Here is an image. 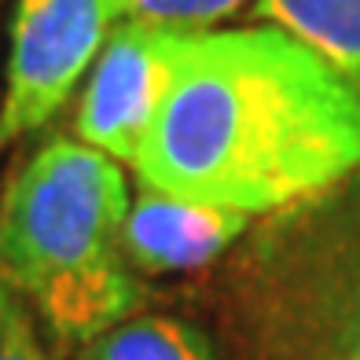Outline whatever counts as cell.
I'll use <instances>...</instances> for the list:
<instances>
[{"label": "cell", "mask_w": 360, "mask_h": 360, "mask_svg": "<svg viewBox=\"0 0 360 360\" xmlns=\"http://www.w3.org/2000/svg\"><path fill=\"white\" fill-rule=\"evenodd\" d=\"M356 166L360 81L280 26H247L184 37L133 169L140 184L254 217Z\"/></svg>", "instance_id": "1"}, {"label": "cell", "mask_w": 360, "mask_h": 360, "mask_svg": "<svg viewBox=\"0 0 360 360\" xmlns=\"http://www.w3.org/2000/svg\"><path fill=\"white\" fill-rule=\"evenodd\" d=\"M353 360H360V342H356V349H353Z\"/></svg>", "instance_id": "10"}, {"label": "cell", "mask_w": 360, "mask_h": 360, "mask_svg": "<svg viewBox=\"0 0 360 360\" xmlns=\"http://www.w3.org/2000/svg\"><path fill=\"white\" fill-rule=\"evenodd\" d=\"M0 360H56L41 338L34 309L4 280H0Z\"/></svg>", "instance_id": "9"}, {"label": "cell", "mask_w": 360, "mask_h": 360, "mask_svg": "<svg viewBox=\"0 0 360 360\" xmlns=\"http://www.w3.org/2000/svg\"><path fill=\"white\" fill-rule=\"evenodd\" d=\"M254 15L360 81V0H254Z\"/></svg>", "instance_id": "6"}, {"label": "cell", "mask_w": 360, "mask_h": 360, "mask_svg": "<svg viewBox=\"0 0 360 360\" xmlns=\"http://www.w3.org/2000/svg\"><path fill=\"white\" fill-rule=\"evenodd\" d=\"M188 34L118 22L81 85L74 133L81 143L133 169L169 92Z\"/></svg>", "instance_id": "4"}, {"label": "cell", "mask_w": 360, "mask_h": 360, "mask_svg": "<svg viewBox=\"0 0 360 360\" xmlns=\"http://www.w3.org/2000/svg\"><path fill=\"white\" fill-rule=\"evenodd\" d=\"M250 224L247 214L195 202L140 184L122 224V254L133 272H188L210 265Z\"/></svg>", "instance_id": "5"}, {"label": "cell", "mask_w": 360, "mask_h": 360, "mask_svg": "<svg viewBox=\"0 0 360 360\" xmlns=\"http://www.w3.org/2000/svg\"><path fill=\"white\" fill-rule=\"evenodd\" d=\"M118 22V0H15L8 19L0 151L37 133L67 107Z\"/></svg>", "instance_id": "3"}, {"label": "cell", "mask_w": 360, "mask_h": 360, "mask_svg": "<svg viewBox=\"0 0 360 360\" xmlns=\"http://www.w3.org/2000/svg\"><path fill=\"white\" fill-rule=\"evenodd\" d=\"M0 4H4V0H0Z\"/></svg>", "instance_id": "11"}, {"label": "cell", "mask_w": 360, "mask_h": 360, "mask_svg": "<svg viewBox=\"0 0 360 360\" xmlns=\"http://www.w3.org/2000/svg\"><path fill=\"white\" fill-rule=\"evenodd\" d=\"M129 202L122 162L67 136L41 143L0 191V280L63 346L81 349L140 309L122 254Z\"/></svg>", "instance_id": "2"}, {"label": "cell", "mask_w": 360, "mask_h": 360, "mask_svg": "<svg viewBox=\"0 0 360 360\" xmlns=\"http://www.w3.org/2000/svg\"><path fill=\"white\" fill-rule=\"evenodd\" d=\"M250 0H118L122 22H140L173 34H206L232 19Z\"/></svg>", "instance_id": "8"}, {"label": "cell", "mask_w": 360, "mask_h": 360, "mask_svg": "<svg viewBox=\"0 0 360 360\" xmlns=\"http://www.w3.org/2000/svg\"><path fill=\"white\" fill-rule=\"evenodd\" d=\"M81 360H217L210 338L188 320L133 313L77 349Z\"/></svg>", "instance_id": "7"}]
</instances>
